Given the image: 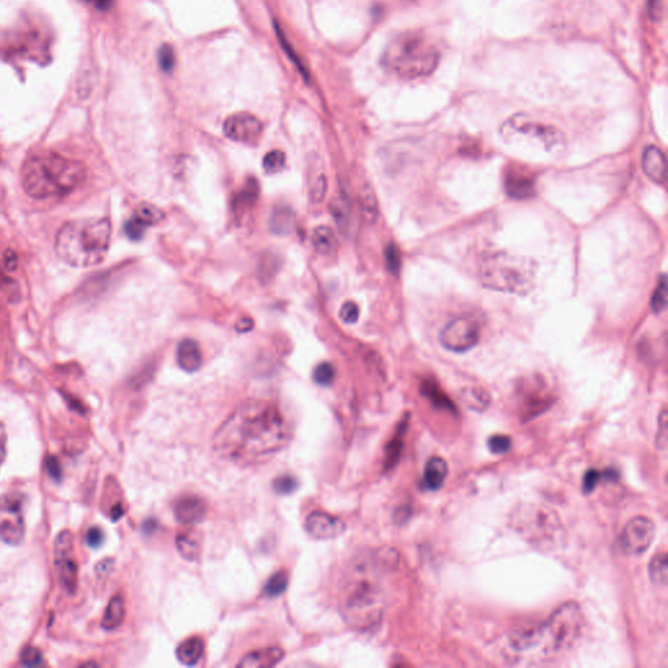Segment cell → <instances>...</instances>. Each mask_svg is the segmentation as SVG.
<instances>
[{
	"instance_id": "6da1fadb",
	"label": "cell",
	"mask_w": 668,
	"mask_h": 668,
	"mask_svg": "<svg viewBox=\"0 0 668 668\" xmlns=\"http://www.w3.org/2000/svg\"><path fill=\"white\" fill-rule=\"evenodd\" d=\"M291 439V423L277 405L248 401L235 408L213 435V450L234 464H257L285 449Z\"/></svg>"
},
{
	"instance_id": "7a4b0ae2",
	"label": "cell",
	"mask_w": 668,
	"mask_h": 668,
	"mask_svg": "<svg viewBox=\"0 0 668 668\" xmlns=\"http://www.w3.org/2000/svg\"><path fill=\"white\" fill-rule=\"evenodd\" d=\"M399 564L391 548L359 555L350 562L340 591V612L349 627L367 633L382 625L388 603L385 573Z\"/></svg>"
},
{
	"instance_id": "3957f363",
	"label": "cell",
	"mask_w": 668,
	"mask_h": 668,
	"mask_svg": "<svg viewBox=\"0 0 668 668\" xmlns=\"http://www.w3.org/2000/svg\"><path fill=\"white\" fill-rule=\"evenodd\" d=\"M585 615L576 602L557 607L545 621L517 630L506 645L508 659L517 666H540L560 659L577 645Z\"/></svg>"
},
{
	"instance_id": "277c9868",
	"label": "cell",
	"mask_w": 668,
	"mask_h": 668,
	"mask_svg": "<svg viewBox=\"0 0 668 668\" xmlns=\"http://www.w3.org/2000/svg\"><path fill=\"white\" fill-rule=\"evenodd\" d=\"M87 178L82 162L54 152L32 155L21 169L25 192L34 199H51L68 195Z\"/></svg>"
},
{
	"instance_id": "5b68a950",
	"label": "cell",
	"mask_w": 668,
	"mask_h": 668,
	"mask_svg": "<svg viewBox=\"0 0 668 668\" xmlns=\"http://www.w3.org/2000/svg\"><path fill=\"white\" fill-rule=\"evenodd\" d=\"M111 240V223L107 218H80L67 222L57 231L55 251L62 260L89 268L106 257Z\"/></svg>"
},
{
	"instance_id": "8992f818",
	"label": "cell",
	"mask_w": 668,
	"mask_h": 668,
	"mask_svg": "<svg viewBox=\"0 0 668 668\" xmlns=\"http://www.w3.org/2000/svg\"><path fill=\"white\" fill-rule=\"evenodd\" d=\"M440 62V51L421 30L399 33L384 50L382 63L391 74L403 79L431 74Z\"/></svg>"
},
{
	"instance_id": "52a82bcc",
	"label": "cell",
	"mask_w": 668,
	"mask_h": 668,
	"mask_svg": "<svg viewBox=\"0 0 668 668\" xmlns=\"http://www.w3.org/2000/svg\"><path fill=\"white\" fill-rule=\"evenodd\" d=\"M534 261L509 253H491L481 262V282L500 293L525 295L534 285Z\"/></svg>"
},
{
	"instance_id": "ba28073f",
	"label": "cell",
	"mask_w": 668,
	"mask_h": 668,
	"mask_svg": "<svg viewBox=\"0 0 668 668\" xmlns=\"http://www.w3.org/2000/svg\"><path fill=\"white\" fill-rule=\"evenodd\" d=\"M516 530L531 545L555 548L564 539V528L555 511L545 506L523 504L513 513Z\"/></svg>"
},
{
	"instance_id": "9c48e42d",
	"label": "cell",
	"mask_w": 668,
	"mask_h": 668,
	"mask_svg": "<svg viewBox=\"0 0 668 668\" xmlns=\"http://www.w3.org/2000/svg\"><path fill=\"white\" fill-rule=\"evenodd\" d=\"M501 136L509 144H523L546 155L562 153L565 149V136L554 126L531 121L517 115L504 123Z\"/></svg>"
},
{
	"instance_id": "30bf717a",
	"label": "cell",
	"mask_w": 668,
	"mask_h": 668,
	"mask_svg": "<svg viewBox=\"0 0 668 668\" xmlns=\"http://www.w3.org/2000/svg\"><path fill=\"white\" fill-rule=\"evenodd\" d=\"M25 537L24 496L9 491L0 496V539L11 545H20Z\"/></svg>"
},
{
	"instance_id": "8fae6325",
	"label": "cell",
	"mask_w": 668,
	"mask_h": 668,
	"mask_svg": "<svg viewBox=\"0 0 668 668\" xmlns=\"http://www.w3.org/2000/svg\"><path fill=\"white\" fill-rule=\"evenodd\" d=\"M54 565L57 579L68 594H72L77 587L79 568L74 557L72 534L65 530L57 534L54 542Z\"/></svg>"
},
{
	"instance_id": "7c38bea8",
	"label": "cell",
	"mask_w": 668,
	"mask_h": 668,
	"mask_svg": "<svg viewBox=\"0 0 668 668\" xmlns=\"http://www.w3.org/2000/svg\"><path fill=\"white\" fill-rule=\"evenodd\" d=\"M479 343V328L473 318H453L440 333V343L444 349L453 352L472 350Z\"/></svg>"
},
{
	"instance_id": "4fadbf2b",
	"label": "cell",
	"mask_w": 668,
	"mask_h": 668,
	"mask_svg": "<svg viewBox=\"0 0 668 668\" xmlns=\"http://www.w3.org/2000/svg\"><path fill=\"white\" fill-rule=\"evenodd\" d=\"M655 538V525L645 516H637L628 522L620 535L621 548L629 555H642Z\"/></svg>"
},
{
	"instance_id": "5bb4252c",
	"label": "cell",
	"mask_w": 668,
	"mask_h": 668,
	"mask_svg": "<svg viewBox=\"0 0 668 668\" xmlns=\"http://www.w3.org/2000/svg\"><path fill=\"white\" fill-rule=\"evenodd\" d=\"M223 133L228 139L238 143H255L262 133V123L259 118L248 113H238L228 116L223 123Z\"/></svg>"
},
{
	"instance_id": "9a60e30c",
	"label": "cell",
	"mask_w": 668,
	"mask_h": 668,
	"mask_svg": "<svg viewBox=\"0 0 668 668\" xmlns=\"http://www.w3.org/2000/svg\"><path fill=\"white\" fill-rule=\"evenodd\" d=\"M304 528L312 538L330 540L341 537L346 530V525L335 516L316 511L307 517Z\"/></svg>"
},
{
	"instance_id": "2e32d148",
	"label": "cell",
	"mask_w": 668,
	"mask_h": 668,
	"mask_svg": "<svg viewBox=\"0 0 668 668\" xmlns=\"http://www.w3.org/2000/svg\"><path fill=\"white\" fill-rule=\"evenodd\" d=\"M163 220V212L155 205L140 204L133 217L126 222V234L132 240H140L149 226H155Z\"/></svg>"
},
{
	"instance_id": "e0dca14e",
	"label": "cell",
	"mask_w": 668,
	"mask_h": 668,
	"mask_svg": "<svg viewBox=\"0 0 668 668\" xmlns=\"http://www.w3.org/2000/svg\"><path fill=\"white\" fill-rule=\"evenodd\" d=\"M206 511V503L201 497L196 495H184L179 497L174 504L175 518L182 525H196L203 521Z\"/></svg>"
},
{
	"instance_id": "ac0fdd59",
	"label": "cell",
	"mask_w": 668,
	"mask_h": 668,
	"mask_svg": "<svg viewBox=\"0 0 668 668\" xmlns=\"http://www.w3.org/2000/svg\"><path fill=\"white\" fill-rule=\"evenodd\" d=\"M504 186L508 195L516 200H526L535 194V179L531 172L511 167L506 172Z\"/></svg>"
},
{
	"instance_id": "d6986e66",
	"label": "cell",
	"mask_w": 668,
	"mask_h": 668,
	"mask_svg": "<svg viewBox=\"0 0 668 668\" xmlns=\"http://www.w3.org/2000/svg\"><path fill=\"white\" fill-rule=\"evenodd\" d=\"M642 169L646 177H649L654 183L664 186L667 180L666 157L659 147L655 145L645 147L644 155H642Z\"/></svg>"
},
{
	"instance_id": "ffe728a7",
	"label": "cell",
	"mask_w": 668,
	"mask_h": 668,
	"mask_svg": "<svg viewBox=\"0 0 668 668\" xmlns=\"http://www.w3.org/2000/svg\"><path fill=\"white\" fill-rule=\"evenodd\" d=\"M285 652L278 646H270L260 650H255L245 655L238 663V667L262 668L274 667L284 659Z\"/></svg>"
},
{
	"instance_id": "44dd1931",
	"label": "cell",
	"mask_w": 668,
	"mask_h": 668,
	"mask_svg": "<svg viewBox=\"0 0 668 668\" xmlns=\"http://www.w3.org/2000/svg\"><path fill=\"white\" fill-rule=\"evenodd\" d=\"M448 464L441 457H432L424 466L423 483L424 489L428 491H439L444 486L445 479L448 477Z\"/></svg>"
},
{
	"instance_id": "7402d4cb",
	"label": "cell",
	"mask_w": 668,
	"mask_h": 668,
	"mask_svg": "<svg viewBox=\"0 0 668 668\" xmlns=\"http://www.w3.org/2000/svg\"><path fill=\"white\" fill-rule=\"evenodd\" d=\"M177 360L180 368L186 372H195L203 364V354L195 341L184 340L178 346Z\"/></svg>"
},
{
	"instance_id": "603a6c76",
	"label": "cell",
	"mask_w": 668,
	"mask_h": 668,
	"mask_svg": "<svg viewBox=\"0 0 668 668\" xmlns=\"http://www.w3.org/2000/svg\"><path fill=\"white\" fill-rule=\"evenodd\" d=\"M203 547V535L195 530L182 531L177 537V548L188 562H195L199 559Z\"/></svg>"
},
{
	"instance_id": "cb8c5ba5",
	"label": "cell",
	"mask_w": 668,
	"mask_h": 668,
	"mask_svg": "<svg viewBox=\"0 0 668 668\" xmlns=\"http://www.w3.org/2000/svg\"><path fill=\"white\" fill-rule=\"evenodd\" d=\"M204 654V642L199 637H191L183 641L177 649V658L184 666H195Z\"/></svg>"
},
{
	"instance_id": "d4e9b609",
	"label": "cell",
	"mask_w": 668,
	"mask_h": 668,
	"mask_svg": "<svg viewBox=\"0 0 668 668\" xmlns=\"http://www.w3.org/2000/svg\"><path fill=\"white\" fill-rule=\"evenodd\" d=\"M312 245L316 252L323 256H330L337 251L338 240L332 228L328 226H318L313 230Z\"/></svg>"
},
{
	"instance_id": "484cf974",
	"label": "cell",
	"mask_w": 668,
	"mask_h": 668,
	"mask_svg": "<svg viewBox=\"0 0 668 668\" xmlns=\"http://www.w3.org/2000/svg\"><path fill=\"white\" fill-rule=\"evenodd\" d=\"M295 225V213L289 206H276L272 212L269 228L276 235H287Z\"/></svg>"
},
{
	"instance_id": "4316f807",
	"label": "cell",
	"mask_w": 668,
	"mask_h": 668,
	"mask_svg": "<svg viewBox=\"0 0 668 668\" xmlns=\"http://www.w3.org/2000/svg\"><path fill=\"white\" fill-rule=\"evenodd\" d=\"M126 618V606L122 595H115L106 607L101 625L106 630H114L121 627Z\"/></svg>"
},
{
	"instance_id": "83f0119b",
	"label": "cell",
	"mask_w": 668,
	"mask_h": 668,
	"mask_svg": "<svg viewBox=\"0 0 668 668\" xmlns=\"http://www.w3.org/2000/svg\"><path fill=\"white\" fill-rule=\"evenodd\" d=\"M461 399L467 408L475 411L486 410L491 402L489 393L481 388H464L461 391Z\"/></svg>"
},
{
	"instance_id": "f1b7e54d",
	"label": "cell",
	"mask_w": 668,
	"mask_h": 668,
	"mask_svg": "<svg viewBox=\"0 0 668 668\" xmlns=\"http://www.w3.org/2000/svg\"><path fill=\"white\" fill-rule=\"evenodd\" d=\"M649 574L652 584L657 586H666L668 579V560L666 552L655 555L649 565Z\"/></svg>"
},
{
	"instance_id": "f546056e",
	"label": "cell",
	"mask_w": 668,
	"mask_h": 668,
	"mask_svg": "<svg viewBox=\"0 0 668 668\" xmlns=\"http://www.w3.org/2000/svg\"><path fill=\"white\" fill-rule=\"evenodd\" d=\"M405 431H406V423H401V427L396 432L394 438L391 439V442L386 447L385 464H384V469L386 472L391 470L399 462V458L401 456V452H402V439H403Z\"/></svg>"
},
{
	"instance_id": "4dcf8cb0",
	"label": "cell",
	"mask_w": 668,
	"mask_h": 668,
	"mask_svg": "<svg viewBox=\"0 0 668 668\" xmlns=\"http://www.w3.org/2000/svg\"><path fill=\"white\" fill-rule=\"evenodd\" d=\"M310 179H308V191L311 199L315 203H321L325 199L328 182L326 175L321 167H316V170L311 169Z\"/></svg>"
},
{
	"instance_id": "1f68e13d",
	"label": "cell",
	"mask_w": 668,
	"mask_h": 668,
	"mask_svg": "<svg viewBox=\"0 0 668 668\" xmlns=\"http://www.w3.org/2000/svg\"><path fill=\"white\" fill-rule=\"evenodd\" d=\"M359 205L364 220L369 223L375 222L377 218V201L372 189L369 187L363 188L359 192Z\"/></svg>"
},
{
	"instance_id": "d6a6232c",
	"label": "cell",
	"mask_w": 668,
	"mask_h": 668,
	"mask_svg": "<svg viewBox=\"0 0 668 668\" xmlns=\"http://www.w3.org/2000/svg\"><path fill=\"white\" fill-rule=\"evenodd\" d=\"M667 278L664 274L660 276L659 279H658V284H657V287H655V291L652 293V310L654 313H662L663 311L666 310L667 307Z\"/></svg>"
},
{
	"instance_id": "836d02e7",
	"label": "cell",
	"mask_w": 668,
	"mask_h": 668,
	"mask_svg": "<svg viewBox=\"0 0 668 668\" xmlns=\"http://www.w3.org/2000/svg\"><path fill=\"white\" fill-rule=\"evenodd\" d=\"M287 585H289L287 574L285 572H277L267 581L264 586V594L269 598H276L285 593Z\"/></svg>"
},
{
	"instance_id": "e575fe53",
	"label": "cell",
	"mask_w": 668,
	"mask_h": 668,
	"mask_svg": "<svg viewBox=\"0 0 668 668\" xmlns=\"http://www.w3.org/2000/svg\"><path fill=\"white\" fill-rule=\"evenodd\" d=\"M286 166V155L281 150H270L262 160V167L268 174H276L284 170Z\"/></svg>"
},
{
	"instance_id": "d590c367",
	"label": "cell",
	"mask_w": 668,
	"mask_h": 668,
	"mask_svg": "<svg viewBox=\"0 0 668 668\" xmlns=\"http://www.w3.org/2000/svg\"><path fill=\"white\" fill-rule=\"evenodd\" d=\"M423 391L424 394L431 399L432 402L439 406V408H453V403L450 402V399H447V396H444L441 393L440 389L438 388V385L432 384L431 382H425L423 384Z\"/></svg>"
},
{
	"instance_id": "8d00e7d4",
	"label": "cell",
	"mask_w": 668,
	"mask_h": 668,
	"mask_svg": "<svg viewBox=\"0 0 668 668\" xmlns=\"http://www.w3.org/2000/svg\"><path fill=\"white\" fill-rule=\"evenodd\" d=\"M334 379H335V369L330 363H321L313 371V380L321 386L332 385Z\"/></svg>"
},
{
	"instance_id": "74e56055",
	"label": "cell",
	"mask_w": 668,
	"mask_h": 668,
	"mask_svg": "<svg viewBox=\"0 0 668 668\" xmlns=\"http://www.w3.org/2000/svg\"><path fill=\"white\" fill-rule=\"evenodd\" d=\"M175 52L170 45H162L161 49L158 51V63L161 69H163L166 74L172 72L175 67Z\"/></svg>"
},
{
	"instance_id": "f35d334b",
	"label": "cell",
	"mask_w": 668,
	"mask_h": 668,
	"mask_svg": "<svg viewBox=\"0 0 668 668\" xmlns=\"http://www.w3.org/2000/svg\"><path fill=\"white\" fill-rule=\"evenodd\" d=\"M298 489V481L291 475H281L273 481V489L279 495H290Z\"/></svg>"
},
{
	"instance_id": "ab89813d",
	"label": "cell",
	"mask_w": 668,
	"mask_h": 668,
	"mask_svg": "<svg viewBox=\"0 0 668 668\" xmlns=\"http://www.w3.org/2000/svg\"><path fill=\"white\" fill-rule=\"evenodd\" d=\"M489 448L495 455H504L512 448V439L506 435H495L489 439Z\"/></svg>"
},
{
	"instance_id": "60d3db41",
	"label": "cell",
	"mask_w": 668,
	"mask_h": 668,
	"mask_svg": "<svg viewBox=\"0 0 668 668\" xmlns=\"http://www.w3.org/2000/svg\"><path fill=\"white\" fill-rule=\"evenodd\" d=\"M385 261L386 267L393 274H399L401 269V255L399 248L394 245H389L385 250Z\"/></svg>"
},
{
	"instance_id": "b9f144b4",
	"label": "cell",
	"mask_w": 668,
	"mask_h": 668,
	"mask_svg": "<svg viewBox=\"0 0 668 668\" xmlns=\"http://www.w3.org/2000/svg\"><path fill=\"white\" fill-rule=\"evenodd\" d=\"M21 663L26 666V667H35V666H41L42 662H43V658H42V652L35 649V647H32V646H28L25 647L23 652H21Z\"/></svg>"
},
{
	"instance_id": "7bdbcfd3",
	"label": "cell",
	"mask_w": 668,
	"mask_h": 668,
	"mask_svg": "<svg viewBox=\"0 0 668 668\" xmlns=\"http://www.w3.org/2000/svg\"><path fill=\"white\" fill-rule=\"evenodd\" d=\"M340 318L346 324H354L359 318V307L357 303L346 302L341 307Z\"/></svg>"
},
{
	"instance_id": "ee69618b",
	"label": "cell",
	"mask_w": 668,
	"mask_h": 668,
	"mask_svg": "<svg viewBox=\"0 0 668 668\" xmlns=\"http://www.w3.org/2000/svg\"><path fill=\"white\" fill-rule=\"evenodd\" d=\"M657 444L662 450L667 445V410L663 408L659 416L658 423V433H657Z\"/></svg>"
},
{
	"instance_id": "f6af8a7d",
	"label": "cell",
	"mask_w": 668,
	"mask_h": 668,
	"mask_svg": "<svg viewBox=\"0 0 668 668\" xmlns=\"http://www.w3.org/2000/svg\"><path fill=\"white\" fill-rule=\"evenodd\" d=\"M601 479H602V475L598 473L596 470H593V469L589 470V472L585 474V477H584V484H582L584 492H586V494L593 492V489L596 487V484L599 483Z\"/></svg>"
},
{
	"instance_id": "bcb514c9",
	"label": "cell",
	"mask_w": 668,
	"mask_h": 668,
	"mask_svg": "<svg viewBox=\"0 0 668 668\" xmlns=\"http://www.w3.org/2000/svg\"><path fill=\"white\" fill-rule=\"evenodd\" d=\"M647 13L652 21H659L663 15V0H647Z\"/></svg>"
},
{
	"instance_id": "7dc6e473",
	"label": "cell",
	"mask_w": 668,
	"mask_h": 668,
	"mask_svg": "<svg viewBox=\"0 0 668 668\" xmlns=\"http://www.w3.org/2000/svg\"><path fill=\"white\" fill-rule=\"evenodd\" d=\"M104 538H105V537H104V531L99 529V528H91V529L88 531V534H87V542H88V545H89L90 547H93V548H97V547L101 546L102 542H104Z\"/></svg>"
},
{
	"instance_id": "c3c4849f",
	"label": "cell",
	"mask_w": 668,
	"mask_h": 668,
	"mask_svg": "<svg viewBox=\"0 0 668 668\" xmlns=\"http://www.w3.org/2000/svg\"><path fill=\"white\" fill-rule=\"evenodd\" d=\"M7 456V432L4 424L0 423V467Z\"/></svg>"
},
{
	"instance_id": "681fc988",
	"label": "cell",
	"mask_w": 668,
	"mask_h": 668,
	"mask_svg": "<svg viewBox=\"0 0 668 668\" xmlns=\"http://www.w3.org/2000/svg\"><path fill=\"white\" fill-rule=\"evenodd\" d=\"M48 469H49V473L54 479L59 481L60 477H62V467L60 464L57 462V458H49L48 461Z\"/></svg>"
},
{
	"instance_id": "f907efd6",
	"label": "cell",
	"mask_w": 668,
	"mask_h": 668,
	"mask_svg": "<svg viewBox=\"0 0 668 668\" xmlns=\"http://www.w3.org/2000/svg\"><path fill=\"white\" fill-rule=\"evenodd\" d=\"M113 569V560H104V562H99L96 568V573H97V577H101V576H107L110 572Z\"/></svg>"
},
{
	"instance_id": "816d5d0a",
	"label": "cell",
	"mask_w": 668,
	"mask_h": 668,
	"mask_svg": "<svg viewBox=\"0 0 668 668\" xmlns=\"http://www.w3.org/2000/svg\"><path fill=\"white\" fill-rule=\"evenodd\" d=\"M88 1L99 11H107L114 4V0H88Z\"/></svg>"
},
{
	"instance_id": "f5cc1de1",
	"label": "cell",
	"mask_w": 668,
	"mask_h": 668,
	"mask_svg": "<svg viewBox=\"0 0 668 668\" xmlns=\"http://www.w3.org/2000/svg\"><path fill=\"white\" fill-rule=\"evenodd\" d=\"M253 328V321L251 318H242L237 324L238 332H248Z\"/></svg>"
}]
</instances>
